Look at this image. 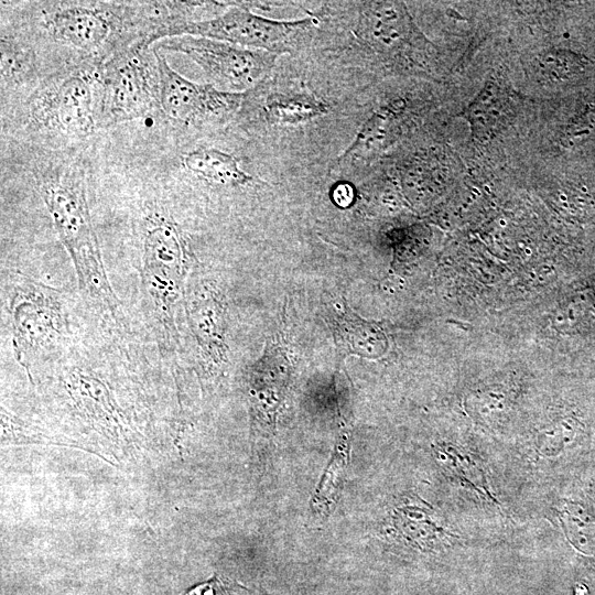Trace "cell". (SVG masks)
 Listing matches in <instances>:
<instances>
[{
    "label": "cell",
    "instance_id": "obj_1",
    "mask_svg": "<svg viewBox=\"0 0 595 595\" xmlns=\"http://www.w3.org/2000/svg\"><path fill=\"white\" fill-rule=\"evenodd\" d=\"M37 29L50 43L77 57L76 65L98 67L133 45H151L188 13L180 1H43Z\"/></svg>",
    "mask_w": 595,
    "mask_h": 595
},
{
    "label": "cell",
    "instance_id": "obj_2",
    "mask_svg": "<svg viewBox=\"0 0 595 595\" xmlns=\"http://www.w3.org/2000/svg\"><path fill=\"white\" fill-rule=\"evenodd\" d=\"M37 178L40 194L74 262L82 289L101 309L117 316L119 301L106 275L83 172L73 165H60L46 169Z\"/></svg>",
    "mask_w": 595,
    "mask_h": 595
},
{
    "label": "cell",
    "instance_id": "obj_3",
    "mask_svg": "<svg viewBox=\"0 0 595 595\" xmlns=\"http://www.w3.org/2000/svg\"><path fill=\"white\" fill-rule=\"evenodd\" d=\"M98 127L153 116L160 109V74L155 48L137 44L96 69Z\"/></svg>",
    "mask_w": 595,
    "mask_h": 595
},
{
    "label": "cell",
    "instance_id": "obj_4",
    "mask_svg": "<svg viewBox=\"0 0 595 595\" xmlns=\"http://www.w3.org/2000/svg\"><path fill=\"white\" fill-rule=\"evenodd\" d=\"M96 69L73 65L42 82L28 101L30 126L54 137L79 139L91 134L98 128Z\"/></svg>",
    "mask_w": 595,
    "mask_h": 595
},
{
    "label": "cell",
    "instance_id": "obj_5",
    "mask_svg": "<svg viewBox=\"0 0 595 595\" xmlns=\"http://www.w3.org/2000/svg\"><path fill=\"white\" fill-rule=\"evenodd\" d=\"M314 19L278 21L252 13L246 3L231 2L226 11L205 20H181L162 33L161 40L194 35L228 42L278 55L291 52Z\"/></svg>",
    "mask_w": 595,
    "mask_h": 595
},
{
    "label": "cell",
    "instance_id": "obj_6",
    "mask_svg": "<svg viewBox=\"0 0 595 595\" xmlns=\"http://www.w3.org/2000/svg\"><path fill=\"white\" fill-rule=\"evenodd\" d=\"M190 264V249L178 226L163 213H151L144 221L143 273L159 316L173 328V309Z\"/></svg>",
    "mask_w": 595,
    "mask_h": 595
},
{
    "label": "cell",
    "instance_id": "obj_7",
    "mask_svg": "<svg viewBox=\"0 0 595 595\" xmlns=\"http://www.w3.org/2000/svg\"><path fill=\"white\" fill-rule=\"evenodd\" d=\"M159 47L186 55L218 89L230 93H246L261 84L279 57L268 51L194 35L164 39Z\"/></svg>",
    "mask_w": 595,
    "mask_h": 595
},
{
    "label": "cell",
    "instance_id": "obj_8",
    "mask_svg": "<svg viewBox=\"0 0 595 595\" xmlns=\"http://www.w3.org/2000/svg\"><path fill=\"white\" fill-rule=\"evenodd\" d=\"M160 74V109L170 122L184 127L221 125L235 118L245 93L196 84L174 71L155 48Z\"/></svg>",
    "mask_w": 595,
    "mask_h": 595
},
{
    "label": "cell",
    "instance_id": "obj_9",
    "mask_svg": "<svg viewBox=\"0 0 595 595\" xmlns=\"http://www.w3.org/2000/svg\"><path fill=\"white\" fill-rule=\"evenodd\" d=\"M354 34L365 47L387 58H399L424 40L404 3L393 1L359 3Z\"/></svg>",
    "mask_w": 595,
    "mask_h": 595
},
{
    "label": "cell",
    "instance_id": "obj_10",
    "mask_svg": "<svg viewBox=\"0 0 595 595\" xmlns=\"http://www.w3.org/2000/svg\"><path fill=\"white\" fill-rule=\"evenodd\" d=\"M12 317L15 356L21 364L28 354L54 340L63 325L55 298L31 285L17 290L12 301Z\"/></svg>",
    "mask_w": 595,
    "mask_h": 595
},
{
    "label": "cell",
    "instance_id": "obj_11",
    "mask_svg": "<svg viewBox=\"0 0 595 595\" xmlns=\"http://www.w3.org/2000/svg\"><path fill=\"white\" fill-rule=\"evenodd\" d=\"M326 112V104L305 88L289 85L270 91L256 86L245 93L236 117L241 122L260 120L268 125H298Z\"/></svg>",
    "mask_w": 595,
    "mask_h": 595
},
{
    "label": "cell",
    "instance_id": "obj_12",
    "mask_svg": "<svg viewBox=\"0 0 595 595\" xmlns=\"http://www.w3.org/2000/svg\"><path fill=\"white\" fill-rule=\"evenodd\" d=\"M513 101L510 90L491 78L459 116L468 122L472 136L484 142L509 122L515 111Z\"/></svg>",
    "mask_w": 595,
    "mask_h": 595
},
{
    "label": "cell",
    "instance_id": "obj_13",
    "mask_svg": "<svg viewBox=\"0 0 595 595\" xmlns=\"http://www.w3.org/2000/svg\"><path fill=\"white\" fill-rule=\"evenodd\" d=\"M184 166L206 181L225 185L241 186L250 183L252 177L240 169L238 160L221 150L197 148L183 158Z\"/></svg>",
    "mask_w": 595,
    "mask_h": 595
},
{
    "label": "cell",
    "instance_id": "obj_14",
    "mask_svg": "<svg viewBox=\"0 0 595 595\" xmlns=\"http://www.w3.org/2000/svg\"><path fill=\"white\" fill-rule=\"evenodd\" d=\"M39 78L33 48L10 35H1V83L7 87L23 86Z\"/></svg>",
    "mask_w": 595,
    "mask_h": 595
},
{
    "label": "cell",
    "instance_id": "obj_15",
    "mask_svg": "<svg viewBox=\"0 0 595 595\" xmlns=\"http://www.w3.org/2000/svg\"><path fill=\"white\" fill-rule=\"evenodd\" d=\"M350 443L348 434H342L335 445L333 456L311 501L312 509L321 516L333 509L348 465Z\"/></svg>",
    "mask_w": 595,
    "mask_h": 595
},
{
    "label": "cell",
    "instance_id": "obj_16",
    "mask_svg": "<svg viewBox=\"0 0 595 595\" xmlns=\"http://www.w3.org/2000/svg\"><path fill=\"white\" fill-rule=\"evenodd\" d=\"M210 300H201L198 295L191 303L188 311L191 322L194 327V333L197 336L201 345L212 356H223V337L220 321V306L217 300H214L213 305H209Z\"/></svg>",
    "mask_w": 595,
    "mask_h": 595
},
{
    "label": "cell",
    "instance_id": "obj_17",
    "mask_svg": "<svg viewBox=\"0 0 595 595\" xmlns=\"http://www.w3.org/2000/svg\"><path fill=\"white\" fill-rule=\"evenodd\" d=\"M586 65L582 55L565 48H553L536 58L534 71L543 82L558 84L580 76Z\"/></svg>",
    "mask_w": 595,
    "mask_h": 595
},
{
    "label": "cell",
    "instance_id": "obj_18",
    "mask_svg": "<svg viewBox=\"0 0 595 595\" xmlns=\"http://www.w3.org/2000/svg\"><path fill=\"white\" fill-rule=\"evenodd\" d=\"M570 542L583 553L595 550V519L581 506L566 504L560 512Z\"/></svg>",
    "mask_w": 595,
    "mask_h": 595
},
{
    "label": "cell",
    "instance_id": "obj_19",
    "mask_svg": "<svg viewBox=\"0 0 595 595\" xmlns=\"http://www.w3.org/2000/svg\"><path fill=\"white\" fill-rule=\"evenodd\" d=\"M181 595H252L248 588L227 578L214 575L204 583L188 587Z\"/></svg>",
    "mask_w": 595,
    "mask_h": 595
},
{
    "label": "cell",
    "instance_id": "obj_20",
    "mask_svg": "<svg viewBox=\"0 0 595 595\" xmlns=\"http://www.w3.org/2000/svg\"><path fill=\"white\" fill-rule=\"evenodd\" d=\"M334 203L339 207H348L354 201V188L348 183H338L332 193Z\"/></svg>",
    "mask_w": 595,
    "mask_h": 595
}]
</instances>
